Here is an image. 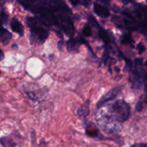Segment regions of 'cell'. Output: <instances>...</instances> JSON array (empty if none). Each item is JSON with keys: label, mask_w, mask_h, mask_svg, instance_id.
Instances as JSON below:
<instances>
[{"label": "cell", "mask_w": 147, "mask_h": 147, "mask_svg": "<svg viewBox=\"0 0 147 147\" xmlns=\"http://www.w3.org/2000/svg\"><path fill=\"white\" fill-rule=\"evenodd\" d=\"M49 4L53 17V24L58 26L67 35L72 37L75 29L70 18L71 11L67 4L63 0H51Z\"/></svg>", "instance_id": "1"}, {"label": "cell", "mask_w": 147, "mask_h": 147, "mask_svg": "<svg viewBox=\"0 0 147 147\" xmlns=\"http://www.w3.org/2000/svg\"><path fill=\"white\" fill-rule=\"evenodd\" d=\"M27 24L30 29V41L32 43L33 40L34 42L43 43L47 40L49 33L42 26V24H44L42 22L33 17H27Z\"/></svg>", "instance_id": "2"}, {"label": "cell", "mask_w": 147, "mask_h": 147, "mask_svg": "<svg viewBox=\"0 0 147 147\" xmlns=\"http://www.w3.org/2000/svg\"><path fill=\"white\" fill-rule=\"evenodd\" d=\"M111 113V119L120 123H123L130 116V106L123 100H118L112 106Z\"/></svg>", "instance_id": "3"}, {"label": "cell", "mask_w": 147, "mask_h": 147, "mask_svg": "<svg viewBox=\"0 0 147 147\" xmlns=\"http://www.w3.org/2000/svg\"><path fill=\"white\" fill-rule=\"evenodd\" d=\"M123 14L127 16L130 19H124L123 20V23H124L125 26L128 30H131V31H139L142 32L143 34H147V29L144 26L142 25V24L138 22V21L135 20L127 12H124Z\"/></svg>", "instance_id": "4"}, {"label": "cell", "mask_w": 147, "mask_h": 147, "mask_svg": "<svg viewBox=\"0 0 147 147\" xmlns=\"http://www.w3.org/2000/svg\"><path fill=\"white\" fill-rule=\"evenodd\" d=\"M121 91V87H116L112 89L111 90H110L109 92H108L106 94H105L99 100V101L97 103V108L98 109H100L102 108V106L104 104H106L107 102L111 101V100H113L119 96V93Z\"/></svg>", "instance_id": "5"}, {"label": "cell", "mask_w": 147, "mask_h": 147, "mask_svg": "<svg viewBox=\"0 0 147 147\" xmlns=\"http://www.w3.org/2000/svg\"><path fill=\"white\" fill-rule=\"evenodd\" d=\"M86 134L89 137L96 139L98 140H104L106 138L100 134V131L96 127H95L93 124L88 125L86 127Z\"/></svg>", "instance_id": "6"}, {"label": "cell", "mask_w": 147, "mask_h": 147, "mask_svg": "<svg viewBox=\"0 0 147 147\" xmlns=\"http://www.w3.org/2000/svg\"><path fill=\"white\" fill-rule=\"evenodd\" d=\"M93 10H94V12L100 17L106 18L110 15L109 10L107 8H106L103 6H101L100 4H97V3H94V4H93Z\"/></svg>", "instance_id": "7"}, {"label": "cell", "mask_w": 147, "mask_h": 147, "mask_svg": "<svg viewBox=\"0 0 147 147\" xmlns=\"http://www.w3.org/2000/svg\"><path fill=\"white\" fill-rule=\"evenodd\" d=\"M10 26H11V29L13 32L17 33L20 36H22L24 34V27H23L22 23L17 19L13 18L10 23Z\"/></svg>", "instance_id": "8"}, {"label": "cell", "mask_w": 147, "mask_h": 147, "mask_svg": "<svg viewBox=\"0 0 147 147\" xmlns=\"http://www.w3.org/2000/svg\"><path fill=\"white\" fill-rule=\"evenodd\" d=\"M1 147H19L17 142H14L10 136H4L1 138L0 140Z\"/></svg>", "instance_id": "9"}, {"label": "cell", "mask_w": 147, "mask_h": 147, "mask_svg": "<svg viewBox=\"0 0 147 147\" xmlns=\"http://www.w3.org/2000/svg\"><path fill=\"white\" fill-rule=\"evenodd\" d=\"M79 42L77 40L70 39L67 42V49L70 53H78L79 51Z\"/></svg>", "instance_id": "10"}, {"label": "cell", "mask_w": 147, "mask_h": 147, "mask_svg": "<svg viewBox=\"0 0 147 147\" xmlns=\"http://www.w3.org/2000/svg\"><path fill=\"white\" fill-rule=\"evenodd\" d=\"M11 37H12V35H11V34L8 31V30L4 29V27L1 28V41H2V42L4 43V45L8 43V42L10 40V39L11 38Z\"/></svg>", "instance_id": "11"}, {"label": "cell", "mask_w": 147, "mask_h": 147, "mask_svg": "<svg viewBox=\"0 0 147 147\" xmlns=\"http://www.w3.org/2000/svg\"><path fill=\"white\" fill-rule=\"evenodd\" d=\"M89 113V106H88V103H87V105L86 104L84 106H82L81 108L78 109V114L80 117H86V116H88Z\"/></svg>", "instance_id": "12"}, {"label": "cell", "mask_w": 147, "mask_h": 147, "mask_svg": "<svg viewBox=\"0 0 147 147\" xmlns=\"http://www.w3.org/2000/svg\"><path fill=\"white\" fill-rule=\"evenodd\" d=\"M99 37L103 41V42H105L106 44H109L110 42V38H109V34H107L106 31L103 29H100L99 30Z\"/></svg>", "instance_id": "13"}, {"label": "cell", "mask_w": 147, "mask_h": 147, "mask_svg": "<svg viewBox=\"0 0 147 147\" xmlns=\"http://www.w3.org/2000/svg\"><path fill=\"white\" fill-rule=\"evenodd\" d=\"M121 42L123 44H131L133 42V40H132V37H131V35H129V34H124L123 37H122Z\"/></svg>", "instance_id": "14"}, {"label": "cell", "mask_w": 147, "mask_h": 147, "mask_svg": "<svg viewBox=\"0 0 147 147\" xmlns=\"http://www.w3.org/2000/svg\"><path fill=\"white\" fill-rule=\"evenodd\" d=\"M83 33L85 36H86V37H90L92 34L91 28H90L88 25H86L83 29Z\"/></svg>", "instance_id": "15"}, {"label": "cell", "mask_w": 147, "mask_h": 147, "mask_svg": "<svg viewBox=\"0 0 147 147\" xmlns=\"http://www.w3.org/2000/svg\"><path fill=\"white\" fill-rule=\"evenodd\" d=\"M137 50L139 54H142V53H144L145 50H146V47H145L144 45H143L142 43H139L137 46Z\"/></svg>", "instance_id": "16"}, {"label": "cell", "mask_w": 147, "mask_h": 147, "mask_svg": "<svg viewBox=\"0 0 147 147\" xmlns=\"http://www.w3.org/2000/svg\"><path fill=\"white\" fill-rule=\"evenodd\" d=\"M130 147H147L146 143H135L132 144Z\"/></svg>", "instance_id": "17"}, {"label": "cell", "mask_w": 147, "mask_h": 147, "mask_svg": "<svg viewBox=\"0 0 147 147\" xmlns=\"http://www.w3.org/2000/svg\"><path fill=\"white\" fill-rule=\"evenodd\" d=\"M7 18H8V16L6 14V13L4 11H1V20H2L3 22L7 23Z\"/></svg>", "instance_id": "18"}, {"label": "cell", "mask_w": 147, "mask_h": 147, "mask_svg": "<svg viewBox=\"0 0 147 147\" xmlns=\"http://www.w3.org/2000/svg\"><path fill=\"white\" fill-rule=\"evenodd\" d=\"M69 1L73 6H77L80 2V0H69Z\"/></svg>", "instance_id": "19"}, {"label": "cell", "mask_w": 147, "mask_h": 147, "mask_svg": "<svg viewBox=\"0 0 147 147\" xmlns=\"http://www.w3.org/2000/svg\"><path fill=\"white\" fill-rule=\"evenodd\" d=\"M121 1L123 3V4H129V2H132L131 0H121Z\"/></svg>", "instance_id": "20"}, {"label": "cell", "mask_w": 147, "mask_h": 147, "mask_svg": "<svg viewBox=\"0 0 147 147\" xmlns=\"http://www.w3.org/2000/svg\"><path fill=\"white\" fill-rule=\"evenodd\" d=\"M145 89H146V92L147 93V76L145 78Z\"/></svg>", "instance_id": "21"}, {"label": "cell", "mask_w": 147, "mask_h": 147, "mask_svg": "<svg viewBox=\"0 0 147 147\" xmlns=\"http://www.w3.org/2000/svg\"><path fill=\"white\" fill-rule=\"evenodd\" d=\"M100 1H101L102 2H104V3H106V4H109V3L110 2L111 0H100Z\"/></svg>", "instance_id": "22"}, {"label": "cell", "mask_w": 147, "mask_h": 147, "mask_svg": "<svg viewBox=\"0 0 147 147\" xmlns=\"http://www.w3.org/2000/svg\"><path fill=\"white\" fill-rule=\"evenodd\" d=\"M146 1H147V0H146Z\"/></svg>", "instance_id": "23"}]
</instances>
